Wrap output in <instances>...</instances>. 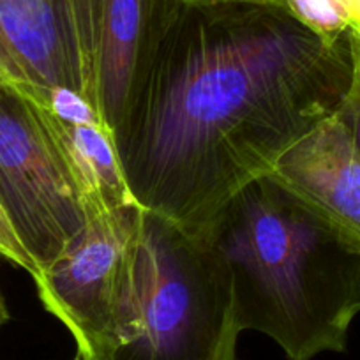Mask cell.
Segmentation results:
<instances>
[{
  "mask_svg": "<svg viewBox=\"0 0 360 360\" xmlns=\"http://www.w3.org/2000/svg\"><path fill=\"white\" fill-rule=\"evenodd\" d=\"M349 25H360V0H348Z\"/></svg>",
  "mask_w": 360,
  "mask_h": 360,
  "instance_id": "15",
  "label": "cell"
},
{
  "mask_svg": "<svg viewBox=\"0 0 360 360\" xmlns=\"http://www.w3.org/2000/svg\"><path fill=\"white\" fill-rule=\"evenodd\" d=\"M141 207L90 217L55 262L32 276L37 297L75 338L82 360L115 348L127 252Z\"/></svg>",
  "mask_w": 360,
  "mask_h": 360,
  "instance_id": "5",
  "label": "cell"
},
{
  "mask_svg": "<svg viewBox=\"0 0 360 360\" xmlns=\"http://www.w3.org/2000/svg\"><path fill=\"white\" fill-rule=\"evenodd\" d=\"M240 332L230 274L212 244L141 209L117 346L101 360H237Z\"/></svg>",
  "mask_w": 360,
  "mask_h": 360,
  "instance_id": "3",
  "label": "cell"
},
{
  "mask_svg": "<svg viewBox=\"0 0 360 360\" xmlns=\"http://www.w3.org/2000/svg\"><path fill=\"white\" fill-rule=\"evenodd\" d=\"M0 256L8 259V262H11L18 269L27 270L30 276H34L37 272V266L34 263L32 256L29 255L25 245L20 240L18 233L13 228L2 203H0Z\"/></svg>",
  "mask_w": 360,
  "mask_h": 360,
  "instance_id": "12",
  "label": "cell"
},
{
  "mask_svg": "<svg viewBox=\"0 0 360 360\" xmlns=\"http://www.w3.org/2000/svg\"><path fill=\"white\" fill-rule=\"evenodd\" d=\"M348 36H349V43H352L353 50H355L356 55L360 57V25H349Z\"/></svg>",
  "mask_w": 360,
  "mask_h": 360,
  "instance_id": "16",
  "label": "cell"
},
{
  "mask_svg": "<svg viewBox=\"0 0 360 360\" xmlns=\"http://www.w3.org/2000/svg\"><path fill=\"white\" fill-rule=\"evenodd\" d=\"M188 4H217V2H258V4H279V0H184Z\"/></svg>",
  "mask_w": 360,
  "mask_h": 360,
  "instance_id": "14",
  "label": "cell"
},
{
  "mask_svg": "<svg viewBox=\"0 0 360 360\" xmlns=\"http://www.w3.org/2000/svg\"><path fill=\"white\" fill-rule=\"evenodd\" d=\"M62 6L82 96L98 110V57L103 0H62Z\"/></svg>",
  "mask_w": 360,
  "mask_h": 360,
  "instance_id": "10",
  "label": "cell"
},
{
  "mask_svg": "<svg viewBox=\"0 0 360 360\" xmlns=\"http://www.w3.org/2000/svg\"><path fill=\"white\" fill-rule=\"evenodd\" d=\"M75 360H82V356H79V355H76V359Z\"/></svg>",
  "mask_w": 360,
  "mask_h": 360,
  "instance_id": "18",
  "label": "cell"
},
{
  "mask_svg": "<svg viewBox=\"0 0 360 360\" xmlns=\"http://www.w3.org/2000/svg\"><path fill=\"white\" fill-rule=\"evenodd\" d=\"M182 0H103L98 110L115 134Z\"/></svg>",
  "mask_w": 360,
  "mask_h": 360,
  "instance_id": "7",
  "label": "cell"
},
{
  "mask_svg": "<svg viewBox=\"0 0 360 360\" xmlns=\"http://www.w3.org/2000/svg\"><path fill=\"white\" fill-rule=\"evenodd\" d=\"M349 48H352L353 58L352 83H349L348 92H346L339 108H341L342 115H345L346 122H348V127L353 136V143H355L356 152L360 154V57L353 50L352 43H349Z\"/></svg>",
  "mask_w": 360,
  "mask_h": 360,
  "instance_id": "13",
  "label": "cell"
},
{
  "mask_svg": "<svg viewBox=\"0 0 360 360\" xmlns=\"http://www.w3.org/2000/svg\"><path fill=\"white\" fill-rule=\"evenodd\" d=\"M8 320H9L8 307H6L4 299H2V295H0V327H2V325H4Z\"/></svg>",
  "mask_w": 360,
  "mask_h": 360,
  "instance_id": "17",
  "label": "cell"
},
{
  "mask_svg": "<svg viewBox=\"0 0 360 360\" xmlns=\"http://www.w3.org/2000/svg\"><path fill=\"white\" fill-rule=\"evenodd\" d=\"M349 36L281 4L180 2L113 134L134 202L200 235L238 191L341 106Z\"/></svg>",
  "mask_w": 360,
  "mask_h": 360,
  "instance_id": "1",
  "label": "cell"
},
{
  "mask_svg": "<svg viewBox=\"0 0 360 360\" xmlns=\"http://www.w3.org/2000/svg\"><path fill=\"white\" fill-rule=\"evenodd\" d=\"M34 105L60 150L89 219L136 205L120 165L112 131L103 124L58 119L37 103Z\"/></svg>",
  "mask_w": 360,
  "mask_h": 360,
  "instance_id": "9",
  "label": "cell"
},
{
  "mask_svg": "<svg viewBox=\"0 0 360 360\" xmlns=\"http://www.w3.org/2000/svg\"><path fill=\"white\" fill-rule=\"evenodd\" d=\"M0 203L37 272L55 262L89 221L37 106L6 83H0Z\"/></svg>",
  "mask_w": 360,
  "mask_h": 360,
  "instance_id": "4",
  "label": "cell"
},
{
  "mask_svg": "<svg viewBox=\"0 0 360 360\" xmlns=\"http://www.w3.org/2000/svg\"><path fill=\"white\" fill-rule=\"evenodd\" d=\"M0 83L27 96L51 86L82 94L62 0H0Z\"/></svg>",
  "mask_w": 360,
  "mask_h": 360,
  "instance_id": "8",
  "label": "cell"
},
{
  "mask_svg": "<svg viewBox=\"0 0 360 360\" xmlns=\"http://www.w3.org/2000/svg\"><path fill=\"white\" fill-rule=\"evenodd\" d=\"M304 27L327 41H339L349 30L348 0H279Z\"/></svg>",
  "mask_w": 360,
  "mask_h": 360,
  "instance_id": "11",
  "label": "cell"
},
{
  "mask_svg": "<svg viewBox=\"0 0 360 360\" xmlns=\"http://www.w3.org/2000/svg\"><path fill=\"white\" fill-rule=\"evenodd\" d=\"M231 279L240 330L288 360L346 349L360 313V245L269 175L238 191L203 231Z\"/></svg>",
  "mask_w": 360,
  "mask_h": 360,
  "instance_id": "2",
  "label": "cell"
},
{
  "mask_svg": "<svg viewBox=\"0 0 360 360\" xmlns=\"http://www.w3.org/2000/svg\"><path fill=\"white\" fill-rule=\"evenodd\" d=\"M269 176L360 245V154L341 108L290 147Z\"/></svg>",
  "mask_w": 360,
  "mask_h": 360,
  "instance_id": "6",
  "label": "cell"
}]
</instances>
